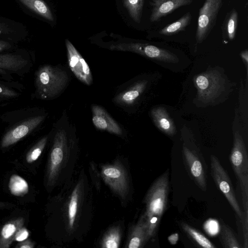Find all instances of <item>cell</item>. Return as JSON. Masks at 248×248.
<instances>
[{
  "instance_id": "cell-6",
  "label": "cell",
  "mask_w": 248,
  "mask_h": 248,
  "mask_svg": "<svg viewBox=\"0 0 248 248\" xmlns=\"http://www.w3.org/2000/svg\"><path fill=\"white\" fill-rule=\"evenodd\" d=\"M210 160L211 173L213 180L217 186L226 197L237 216L242 219L243 213L236 198L233 185L228 173L216 156L211 155Z\"/></svg>"
},
{
  "instance_id": "cell-17",
  "label": "cell",
  "mask_w": 248,
  "mask_h": 248,
  "mask_svg": "<svg viewBox=\"0 0 248 248\" xmlns=\"http://www.w3.org/2000/svg\"><path fill=\"white\" fill-rule=\"evenodd\" d=\"M151 116L160 130L170 136L175 133V125L165 108L161 107L153 108L151 111Z\"/></svg>"
},
{
  "instance_id": "cell-25",
  "label": "cell",
  "mask_w": 248,
  "mask_h": 248,
  "mask_svg": "<svg viewBox=\"0 0 248 248\" xmlns=\"http://www.w3.org/2000/svg\"><path fill=\"white\" fill-rule=\"evenodd\" d=\"M220 241L223 247L227 248H240L241 247L231 228L221 221Z\"/></svg>"
},
{
  "instance_id": "cell-26",
  "label": "cell",
  "mask_w": 248,
  "mask_h": 248,
  "mask_svg": "<svg viewBox=\"0 0 248 248\" xmlns=\"http://www.w3.org/2000/svg\"><path fill=\"white\" fill-rule=\"evenodd\" d=\"M144 0H124V5L132 18L137 23L140 22Z\"/></svg>"
},
{
  "instance_id": "cell-16",
  "label": "cell",
  "mask_w": 248,
  "mask_h": 248,
  "mask_svg": "<svg viewBox=\"0 0 248 248\" xmlns=\"http://www.w3.org/2000/svg\"><path fill=\"white\" fill-rule=\"evenodd\" d=\"M25 220L19 217L5 223L0 232V248H9L14 241L17 231L23 226Z\"/></svg>"
},
{
  "instance_id": "cell-12",
  "label": "cell",
  "mask_w": 248,
  "mask_h": 248,
  "mask_svg": "<svg viewBox=\"0 0 248 248\" xmlns=\"http://www.w3.org/2000/svg\"><path fill=\"white\" fill-rule=\"evenodd\" d=\"M193 0H151V22H155L180 7L190 5Z\"/></svg>"
},
{
  "instance_id": "cell-35",
  "label": "cell",
  "mask_w": 248,
  "mask_h": 248,
  "mask_svg": "<svg viewBox=\"0 0 248 248\" xmlns=\"http://www.w3.org/2000/svg\"><path fill=\"white\" fill-rule=\"evenodd\" d=\"M10 29L7 25L0 22V34L8 33Z\"/></svg>"
},
{
  "instance_id": "cell-36",
  "label": "cell",
  "mask_w": 248,
  "mask_h": 248,
  "mask_svg": "<svg viewBox=\"0 0 248 248\" xmlns=\"http://www.w3.org/2000/svg\"><path fill=\"white\" fill-rule=\"evenodd\" d=\"M240 56H241L242 60L245 62V64H246V65H247L248 62V50L246 49V50L242 51L240 53Z\"/></svg>"
},
{
  "instance_id": "cell-18",
  "label": "cell",
  "mask_w": 248,
  "mask_h": 248,
  "mask_svg": "<svg viewBox=\"0 0 248 248\" xmlns=\"http://www.w3.org/2000/svg\"><path fill=\"white\" fill-rule=\"evenodd\" d=\"M147 84V81L145 80L137 83L125 92L118 95L115 98V102L124 105L133 104L144 91Z\"/></svg>"
},
{
  "instance_id": "cell-10",
  "label": "cell",
  "mask_w": 248,
  "mask_h": 248,
  "mask_svg": "<svg viewBox=\"0 0 248 248\" xmlns=\"http://www.w3.org/2000/svg\"><path fill=\"white\" fill-rule=\"evenodd\" d=\"M69 65L77 78L82 83L90 85L93 82L92 73L86 62L68 40H65Z\"/></svg>"
},
{
  "instance_id": "cell-20",
  "label": "cell",
  "mask_w": 248,
  "mask_h": 248,
  "mask_svg": "<svg viewBox=\"0 0 248 248\" xmlns=\"http://www.w3.org/2000/svg\"><path fill=\"white\" fill-rule=\"evenodd\" d=\"M23 86L16 81L0 79V101H6L19 97Z\"/></svg>"
},
{
  "instance_id": "cell-29",
  "label": "cell",
  "mask_w": 248,
  "mask_h": 248,
  "mask_svg": "<svg viewBox=\"0 0 248 248\" xmlns=\"http://www.w3.org/2000/svg\"><path fill=\"white\" fill-rule=\"evenodd\" d=\"M78 202V193L76 188L72 193L68 207L69 223L70 228L73 226L77 211Z\"/></svg>"
},
{
  "instance_id": "cell-32",
  "label": "cell",
  "mask_w": 248,
  "mask_h": 248,
  "mask_svg": "<svg viewBox=\"0 0 248 248\" xmlns=\"http://www.w3.org/2000/svg\"><path fill=\"white\" fill-rule=\"evenodd\" d=\"M29 235V231L24 226L22 227L16 232L14 241H22L28 238Z\"/></svg>"
},
{
  "instance_id": "cell-7",
  "label": "cell",
  "mask_w": 248,
  "mask_h": 248,
  "mask_svg": "<svg viewBox=\"0 0 248 248\" xmlns=\"http://www.w3.org/2000/svg\"><path fill=\"white\" fill-rule=\"evenodd\" d=\"M223 0H205L200 9L196 33L197 43H202L214 28Z\"/></svg>"
},
{
  "instance_id": "cell-23",
  "label": "cell",
  "mask_w": 248,
  "mask_h": 248,
  "mask_svg": "<svg viewBox=\"0 0 248 248\" xmlns=\"http://www.w3.org/2000/svg\"><path fill=\"white\" fill-rule=\"evenodd\" d=\"M128 244L129 248H138L140 247L148 238L145 220L141 219L133 231Z\"/></svg>"
},
{
  "instance_id": "cell-5",
  "label": "cell",
  "mask_w": 248,
  "mask_h": 248,
  "mask_svg": "<svg viewBox=\"0 0 248 248\" xmlns=\"http://www.w3.org/2000/svg\"><path fill=\"white\" fill-rule=\"evenodd\" d=\"M232 168L241 184L242 195L248 196V159L245 144L241 135L236 132L230 155Z\"/></svg>"
},
{
  "instance_id": "cell-1",
  "label": "cell",
  "mask_w": 248,
  "mask_h": 248,
  "mask_svg": "<svg viewBox=\"0 0 248 248\" xmlns=\"http://www.w3.org/2000/svg\"><path fill=\"white\" fill-rule=\"evenodd\" d=\"M169 191V174L166 171L153 183L146 198L145 222L148 238L154 236L166 209Z\"/></svg>"
},
{
  "instance_id": "cell-3",
  "label": "cell",
  "mask_w": 248,
  "mask_h": 248,
  "mask_svg": "<svg viewBox=\"0 0 248 248\" xmlns=\"http://www.w3.org/2000/svg\"><path fill=\"white\" fill-rule=\"evenodd\" d=\"M33 59L21 52L0 53V78L14 81V76L24 77L31 69Z\"/></svg>"
},
{
  "instance_id": "cell-19",
  "label": "cell",
  "mask_w": 248,
  "mask_h": 248,
  "mask_svg": "<svg viewBox=\"0 0 248 248\" xmlns=\"http://www.w3.org/2000/svg\"><path fill=\"white\" fill-rule=\"evenodd\" d=\"M238 20L237 11L235 9L228 12L221 26L223 37L229 40H233L237 31Z\"/></svg>"
},
{
  "instance_id": "cell-8",
  "label": "cell",
  "mask_w": 248,
  "mask_h": 248,
  "mask_svg": "<svg viewBox=\"0 0 248 248\" xmlns=\"http://www.w3.org/2000/svg\"><path fill=\"white\" fill-rule=\"evenodd\" d=\"M198 98L208 102L217 97L224 88V81L217 72L210 71L196 77L195 79Z\"/></svg>"
},
{
  "instance_id": "cell-30",
  "label": "cell",
  "mask_w": 248,
  "mask_h": 248,
  "mask_svg": "<svg viewBox=\"0 0 248 248\" xmlns=\"http://www.w3.org/2000/svg\"><path fill=\"white\" fill-rule=\"evenodd\" d=\"M120 241L119 232L117 230H112L105 237L103 247L107 248H117Z\"/></svg>"
},
{
  "instance_id": "cell-21",
  "label": "cell",
  "mask_w": 248,
  "mask_h": 248,
  "mask_svg": "<svg viewBox=\"0 0 248 248\" xmlns=\"http://www.w3.org/2000/svg\"><path fill=\"white\" fill-rule=\"evenodd\" d=\"M191 19V13L187 12L177 20L161 29L159 33L165 36H170L184 30L190 24Z\"/></svg>"
},
{
  "instance_id": "cell-4",
  "label": "cell",
  "mask_w": 248,
  "mask_h": 248,
  "mask_svg": "<svg viewBox=\"0 0 248 248\" xmlns=\"http://www.w3.org/2000/svg\"><path fill=\"white\" fill-rule=\"evenodd\" d=\"M46 118L43 114H28L25 118L18 120L9 125L0 141L1 148H5L16 143L39 127Z\"/></svg>"
},
{
  "instance_id": "cell-34",
  "label": "cell",
  "mask_w": 248,
  "mask_h": 248,
  "mask_svg": "<svg viewBox=\"0 0 248 248\" xmlns=\"http://www.w3.org/2000/svg\"><path fill=\"white\" fill-rule=\"evenodd\" d=\"M12 45L9 42L0 40V53L8 50L12 48Z\"/></svg>"
},
{
  "instance_id": "cell-28",
  "label": "cell",
  "mask_w": 248,
  "mask_h": 248,
  "mask_svg": "<svg viewBox=\"0 0 248 248\" xmlns=\"http://www.w3.org/2000/svg\"><path fill=\"white\" fill-rule=\"evenodd\" d=\"M47 138V136L43 137L30 149L26 156L28 163H31L39 158L46 145Z\"/></svg>"
},
{
  "instance_id": "cell-24",
  "label": "cell",
  "mask_w": 248,
  "mask_h": 248,
  "mask_svg": "<svg viewBox=\"0 0 248 248\" xmlns=\"http://www.w3.org/2000/svg\"><path fill=\"white\" fill-rule=\"evenodd\" d=\"M181 226L185 232L200 247L205 248H214L216 247L202 233L187 224L182 222Z\"/></svg>"
},
{
  "instance_id": "cell-11",
  "label": "cell",
  "mask_w": 248,
  "mask_h": 248,
  "mask_svg": "<svg viewBox=\"0 0 248 248\" xmlns=\"http://www.w3.org/2000/svg\"><path fill=\"white\" fill-rule=\"evenodd\" d=\"M65 138L63 130H60L55 134L48 166V179L49 182L53 181L55 177L63 159Z\"/></svg>"
},
{
  "instance_id": "cell-9",
  "label": "cell",
  "mask_w": 248,
  "mask_h": 248,
  "mask_svg": "<svg viewBox=\"0 0 248 248\" xmlns=\"http://www.w3.org/2000/svg\"><path fill=\"white\" fill-rule=\"evenodd\" d=\"M113 47L134 51L151 59L165 62L175 63L178 61V58L173 53L151 45L141 43L121 44Z\"/></svg>"
},
{
  "instance_id": "cell-2",
  "label": "cell",
  "mask_w": 248,
  "mask_h": 248,
  "mask_svg": "<svg viewBox=\"0 0 248 248\" xmlns=\"http://www.w3.org/2000/svg\"><path fill=\"white\" fill-rule=\"evenodd\" d=\"M68 81L66 73L49 64L38 67L34 73V96L41 100H50L59 95Z\"/></svg>"
},
{
  "instance_id": "cell-33",
  "label": "cell",
  "mask_w": 248,
  "mask_h": 248,
  "mask_svg": "<svg viewBox=\"0 0 248 248\" xmlns=\"http://www.w3.org/2000/svg\"><path fill=\"white\" fill-rule=\"evenodd\" d=\"M35 245L34 243L31 240L26 239L19 242L15 247L16 248H33Z\"/></svg>"
},
{
  "instance_id": "cell-31",
  "label": "cell",
  "mask_w": 248,
  "mask_h": 248,
  "mask_svg": "<svg viewBox=\"0 0 248 248\" xmlns=\"http://www.w3.org/2000/svg\"><path fill=\"white\" fill-rule=\"evenodd\" d=\"M204 228L209 234L215 235L219 231V223L216 220L210 219L205 222Z\"/></svg>"
},
{
  "instance_id": "cell-14",
  "label": "cell",
  "mask_w": 248,
  "mask_h": 248,
  "mask_svg": "<svg viewBox=\"0 0 248 248\" xmlns=\"http://www.w3.org/2000/svg\"><path fill=\"white\" fill-rule=\"evenodd\" d=\"M93 123L97 129L116 135L122 134V129L109 114L100 106L92 107Z\"/></svg>"
},
{
  "instance_id": "cell-15",
  "label": "cell",
  "mask_w": 248,
  "mask_h": 248,
  "mask_svg": "<svg viewBox=\"0 0 248 248\" xmlns=\"http://www.w3.org/2000/svg\"><path fill=\"white\" fill-rule=\"evenodd\" d=\"M106 181L115 190L123 193L126 189V180L123 170L118 166L107 167L102 170Z\"/></svg>"
},
{
  "instance_id": "cell-37",
  "label": "cell",
  "mask_w": 248,
  "mask_h": 248,
  "mask_svg": "<svg viewBox=\"0 0 248 248\" xmlns=\"http://www.w3.org/2000/svg\"><path fill=\"white\" fill-rule=\"evenodd\" d=\"M11 205L8 203L0 202V208H6Z\"/></svg>"
},
{
  "instance_id": "cell-13",
  "label": "cell",
  "mask_w": 248,
  "mask_h": 248,
  "mask_svg": "<svg viewBox=\"0 0 248 248\" xmlns=\"http://www.w3.org/2000/svg\"><path fill=\"white\" fill-rule=\"evenodd\" d=\"M183 153L185 161L188 167L190 174L200 188L206 190L205 171L199 158L185 146H183Z\"/></svg>"
},
{
  "instance_id": "cell-22",
  "label": "cell",
  "mask_w": 248,
  "mask_h": 248,
  "mask_svg": "<svg viewBox=\"0 0 248 248\" xmlns=\"http://www.w3.org/2000/svg\"><path fill=\"white\" fill-rule=\"evenodd\" d=\"M25 6L44 18L53 21V15L48 6L43 0H18Z\"/></svg>"
},
{
  "instance_id": "cell-27",
  "label": "cell",
  "mask_w": 248,
  "mask_h": 248,
  "mask_svg": "<svg viewBox=\"0 0 248 248\" xmlns=\"http://www.w3.org/2000/svg\"><path fill=\"white\" fill-rule=\"evenodd\" d=\"M9 187L11 193L16 196H23L28 191V185L26 181L17 175L11 176Z\"/></svg>"
}]
</instances>
